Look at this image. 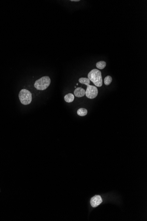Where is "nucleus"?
<instances>
[{"mask_svg":"<svg viewBox=\"0 0 147 221\" xmlns=\"http://www.w3.org/2000/svg\"><path fill=\"white\" fill-rule=\"evenodd\" d=\"M75 88H76V86H75Z\"/></svg>","mask_w":147,"mask_h":221,"instance_id":"obj_13","label":"nucleus"},{"mask_svg":"<svg viewBox=\"0 0 147 221\" xmlns=\"http://www.w3.org/2000/svg\"><path fill=\"white\" fill-rule=\"evenodd\" d=\"M87 110L86 109L83 108H81L77 111V114L80 116H86L87 114Z\"/></svg>","mask_w":147,"mask_h":221,"instance_id":"obj_8","label":"nucleus"},{"mask_svg":"<svg viewBox=\"0 0 147 221\" xmlns=\"http://www.w3.org/2000/svg\"><path fill=\"white\" fill-rule=\"evenodd\" d=\"M74 95L77 97H82L86 95V90L80 87L76 88L74 91Z\"/></svg>","mask_w":147,"mask_h":221,"instance_id":"obj_6","label":"nucleus"},{"mask_svg":"<svg viewBox=\"0 0 147 221\" xmlns=\"http://www.w3.org/2000/svg\"><path fill=\"white\" fill-rule=\"evenodd\" d=\"M79 83L86 85L87 89L86 91V95L88 98L93 99L97 96L98 94V90L97 87L93 85H90L91 81L88 78L82 77L79 79Z\"/></svg>","mask_w":147,"mask_h":221,"instance_id":"obj_1","label":"nucleus"},{"mask_svg":"<svg viewBox=\"0 0 147 221\" xmlns=\"http://www.w3.org/2000/svg\"><path fill=\"white\" fill-rule=\"evenodd\" d=\"M106 66V63L104 61H99L96 64V66L97 68L100 69H105Z\"/></svg>","mask_w":147,"mask_h":221,"instance_id":"obj_9","label":"nucleus"},{"mask_svg":"<svg viewBox=\"0 0 147 221\" xmlns=\"http://www.w3.org/2000/svg\"><path fill=\"white\" fill-rule=\"evenodd\" d=\"M64 100L68 103L72 102L75 100L74 95L71 93H69L64 96Z\"/></svg>","mask_w":147,"mask_h":221,"instance_id":"obj_7","label":"nucleus"},{"mask_svg":"<svg viewBox=\"0 0 147 221\" xmlns=\"http://www.w3.org/2000/svg\"><path fill=\"white\" fill-rule=\"evenodd\" d=\"M76 85H79V84H76Z\"/></svg>","mask_w":147,"mask_h":221,"instance_id":"obj_12","label":"nucleus"},{"mask_svg":"<svg viewBox=\"0 0 147 221\" xmlns=\"http://www.w3.org/2000/svg\"><path fill=\"white\" fill-rule=\"evenodd\" d=\"M112 81V77L110 75H108V76H106L105 80H104V83H105V85L108 86V85H109L111 84Z\"/></svg>","mask_w":147,"mask_h":221,"instance_id":"obj_10","label":"nucleus"},{"mask_svg":"<svg viewBox=\"0 0 147 221\" xmlns=\"http://www.w3.org/2000/svg\"><path fill=\"white\" fill-rule=\"evenodd\" d=\"M88 77L90 81L94 84L95 86L100 87L103 85L102 77L101 72L97 69H94L91 70L88 75Z\"/></svg>","mask_w":147,"mask_h":221,"instance_id":"obj_2","label":"nucleus"},{"mask_svg":"<svg viewBox=\"0 0 147 221\" xmlns=\"http://www.w3.org/2000/svg\"><path fill=\"white\" fill-rule=\"evenodd\" d=\"M79 0H71V2H79Z\"/></svg>","mask_w":147,"mask_h":221,"instance_id":"obj_11","label":"nucleus"},{"mask_svg":"<svg viewBox=\"0 0 147 221\" xmlns=\"http://www.w3.org/2000/svg\"><path fill=\"white\" fill-rule=\"evenodd\" d=\"M102 202V199L100 196L96 195L91 198V204L93 208L96 207L99 205Z\"/></svg>","mask_w":147,"mask_h":221,"instance_id":"obj_5","label":"nucleus"},{"mask_svg":"<svg viewBox=\"0 0 147 221\" xmlns=\"http://www.w3.org/2000/svg\"><path fill=\"white\" fill-rule=\"evenodd\" d=\"M19 97L21 103L25 105L30 104L32 101V93L29 90L26 89H23L20 90Z\"/></svg>","mask_w":147,"mask_h":221,"instance_id":"obj_4","label":"nucleus"},{"mask_svg":"<svg viewBox=\"0 0 147 221\" xmlns=\"http://www.w3.org/2000/svg\"><path fill=\"white\" fill-rule=\"evenodd\" d=\"M51 83V80L48 76H45L35 81L34 86L37 90H45L49 87Z\"/></svg>","mask_w":147,"mask_h":221,"instance_id":"obj_3","label":"nucleus"}]
</instances>
